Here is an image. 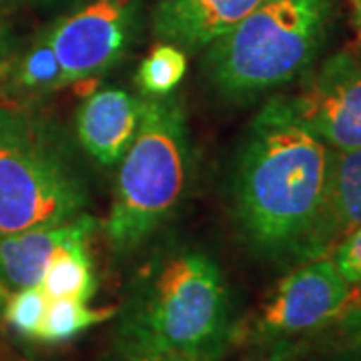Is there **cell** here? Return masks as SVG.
<instances>
[{
	"label": "cell",
	"instance_id": "cell-1",
	"mask_svg": "<svg viewBox=\"0 0 361 361\" xmlns=\"http://www.w3.org/2000/svg\"><path fill=\"white\" fill-rule=\"evenodd\" d=\"M331 151L289 99H271L251 121L231 193L237 225L259 257L299 263L325 199Z\"/></svg>",
	"mask_w": 361,
	"mask_h": 361
},
{
	"label": "cell",
	"instance_id": "cell-2",
	"mask_svg": "<svg viewBox=\"0 0 361 361\" xmlns=\"http://www.w3.org/2000/svg\"><path fill=\"white\" fill-rule=\"evenodd\" d=\"M116 317L118 336L215 361L237 331L217 261L189 245L169 247L147 261Z\"/></svg>",
	"mask_w": 361,
	"mask_h": 361
},
{
	"label": "cell",
	"instance_id": "cell-3",
	"mask_svg": "<svg viewBox=\"0 0 361 361\" xmlns=\"http://www.w3.org/2000/svg\"><path fill=\"white\" fill-rule=\"evenodd\" d=\"M334 20L336 0H263L207 47V80L231 101L285 87L315 63Z\"/></svg>",
	"mask_w": 361,
	"mask_h": 361
},
{
	"label": "cell",
	"instance_id": "cell-4",
	"mask_svg": "<svg viewBox=\"0 0 361 361\" xmlns=\"http://www.w3.org/2000/svg\"><path fill=\"white\" fill-rule=\"evenodd\" d=\"M89 189L65 133L20 104H0V235L82 215Z\"/></svg>",
	"mask_w": 361,
	"mask_h": 361
},
{
	"label": "cell",
	"instance_id": "cell-5",
	"mask_svg": "<svg viewBox=\"0 0 361 361\" xmlns=\"http://www.w3.org/2000/svg\"><path fill=\"white\" fill-rule=\"evenodd\" d=\"M191 173L183 99L142 97L137 135L118 163L115 197L104 221L111 247L123 253L147 241L180 205Z\"/></svg>",
	"mask_w": 361,
	"mask_h": 361
},
{
	"label": "cell",
	"instance_id": "cell-6",
	"mask_svg": "<svg viewBox=\"0 0 361 361\" xmlns=\"http://www.w3.org/2000/svg\"><path fill=\"white\" fill-rule=\"evenodd\" d=\"M142 11L145 0H87L44 28L66 87L118 65L139 32Z\"/></svg>",
	"mask_w": 361,
	"mask_h": 361
},
{
	"label": "cell",
	"instance_id": "cell-7",
	"mask_svg": "<svg viewBox=\"0 0 361 361\" xmlns=\"http://www.w3.org/2000/svg\"><path fill=\"white\" fill-rule=\"evenodd\" d=\"M353 291L329 257L299 263L273 289L249 325L247 341L257 345L325 329L345 313Z\"/></svg>",
	"mask_w": 361,
	"mask_h": 361
},
{
	"label": "cell",
	"instance_id": "cell-8",
	"mask_svg": "<svg viewBox=\"0 0 361 361\" xmlns=\"http://www.w3.org/2000/svg\"><path fill=\"white\" fill-rule=\"evenodd\" d=\"M289 103L329 149H361V51L325 59Z\"/></svg>",
	"mask_w": 361,
	"mask_h": 361
},
{
	"label": "cell",
	"instance_id": "cell-9",
	"mask_svg": "<svg viewBox=\"0 0 361 361\" xmlns=\"http://www.w3.org/2000/svg\"><path fill=\"white\" fill-rule=\"evenodd\" d=\"M97 219L82 213L75 219L0 235V285L8 291L39 285L52 259L63 251L89 247Z\"/></svg>",
	"mask_w": 361,
	"mask_h": 361
},
{
	"label": "cell",
	"instance_id": "cell-10",
	"mask_svg": "<svg viewBox=\"0 0 361 361\" xmlns=\"http://www.w3.org/2000/svg\"><path fill=\"white\" fill-rule=\"evenodd\" d=\"M263 0H155L151 23L161 42L185 52L205 51Z\"/></svg>",
	"mask_w": 361,
	"mask_h": 361
},
{
	"label": "cell",
	"instance_id": "cell-11",
	"mask_svg": "<svg viewBox=\"0 0 361 361\" xmlns=\"http://www.w3.org/2000/svg\"><path fill=\"white\" fill-rule=\"evenodd\" d=\"M361 227V149L331 151V167L319 217L299 263L329 257L348 235Z\"/></svg>",
	"mask_w": 361,
	"mask_h": 361
},
{
	"label": "cell",
	"instance_id": "cell-12",
	"mask_svg": "<svg viewBox=\"0 0 361 361\" xmlns=\"http://www.w3.org/2000/svg\"><path fill=\"white\" fill-rule=\"evenodd\" d=\"M77 113L80 147L99 165H118L137 135L142 113V97L123 89L94 90Z\"/></svg>",
	"mask_w": 361,
	"mask_h": 361
},
{
	"label": "cell",
	"instance_id": "cell-13",
	"mask_svg": "<svg viewBox=\"0 0 361 361\" xmlns=\"http://www.w3.org/2000/svg\"><path fill=\"white\" fill-rule=\"evenodd\" d=\"M65 87L63 68L42 30L11 66V89L23 97H40Z\"/></svg>",
	"mask_w": 361,
	"mask_h": 361
},
{
	"label": "cell",
	"instance_id": "cell-14",
	"mask_svg": "<svg viewBox=\"0 0 361 361\" xmlns=\"http://www.w3.org/2000/svg\"><path fill=\"white\" fill-rule=\"evenodd\" d=\"M116 311L118 307L115 305L94 310L89 307V301H80L73 297L49 299L37 339L44 343H66L94 325L111 322L116 317Z\"/></svg>",
	"mask_w": 361,
	"mask_h": 361
},
{
	"label": "cell",
	"instance_id": "cell-15",
	"mask_svg": "<svg viewBox=\"0 0 361 361\" xmlns=\"http://www.w3.org/2000/svg\"><path fill=\"white\" fill-rule=\"evenodd\" d=\"M39 285L49 299L73 297L80 301H89L97 291L89 247H78L59 253L47 265Z\"/></svg>",
	"mask_w": 361,
	"mask_h": 361
},
{
	"label": "cell",
	"instance_id": "cell-16",
	"mask_svg": "<svg viewBox=\"0 0 361 361\" xmlns=\"http://www.w3.org/2000/svg\"><path fill=\"white\" fill-rule=\"evenodd\" d=\"M187 73V52L171 42H159L137 68L135 82L141 97L157 99L173 94Z\"/></svg>",
	"mask_w": 361,
	"mask_h": 361
},
{
	"label": "cell",
	"instance_id": "cell-17",
	"mask_svg": "<svg viewBox=\"0 0 361 361\" xmlns=\"http://www.w3.org/2000/svg\"><path fill=\"white\" fill-rule=\"evenodd\" d=\"M47 305H49V297L40 289V285L23 287V289L11 291L4 305L2 319L20 336L37 339Z\"/></svg>",
	"mask_w": 361,
	"mask_h": 361
},
{
	"label": "cell",
	"instance_id": "cell-18",
	"mask_svg": "<svg viewBox=\"0 0 361 361\" xmlns=\"http://www.w3.org/2000/svg\"><path fill=\"white\" fill-rule=\"evenodd\" d=\"M103 361H215L193 355L177 349L161 348L155 343H147L141 339H133L127 336H115V343L111 345Z\"/></svg>",
	"mask_w": 361,
	"mask_h": 361
},
{
	"label": "cell",
	"instance_id": "cell-19",
	"mask_svg": "<svg viewBox=\"0 0 361 361\" xmlns=\"http://www.w3.org/2000/svg\"><path fill=\"white\" fill-rule=\"evenodd\" d=\"M241 361H315V349L310 336L285 337L257 343Z\"/></svg>",
	"mask_w": 361,
	"mask_h": 361
},
{
	"label": "cell",
	"instance_id": "cell-20",
	"mask_svg": "<svg viewBox=\"0 0 361 361\" xmlns=\"http://www.w3.org/2000/svg\"><path fill=\"white\" fill-rule=\"evenodd\" d=\"M329 259L336 263L337 271L343 279L355 289H361V227L348 235L339 245L331 251Z\"/></svg>",
	"mask_w": 361,
	"mask_h": 361
},
{
	"label": "cell",
	"instance_id": "cell-21",
	"mask_svg": "<svg viewBox=\"0 0 361 361\" xmlns=\"http://www.w3.org/2000/svg\"><path fill=\"white\" fill-rule=\"evenodd\" d=\"M349 11H351V23L361 39V0H349Z\"/></svg>",
	"mask_w": 361,
	"mask_h": 361
},
{
	"label": "cell",
	"instance_id": "cell-22",
	"mask_svg": "<svg viewBox=\"0 0 361 361\" xmlns=\"http://www.w3.org/2000/svg\"><path fill=\"white\" fill-rule=\"evenodd\" d=\"M8 54H11V39H8V35L0 28V66L6 63Z\"/></svg>",
	"mask_w": 361,
	"mask_h": 361
},
{
	"label": "cell",
	"instance_id": "cell-23",
	"mask_svg": "<svg viewBox=\"0 0 361 361\" xmlns=\"http://www.w3.org/2000/svg\"><path fill=\"white\" fill-rule=\"evenodd\" d=\"M8 295H11V291L4 285H0V319H2V313H4V305H6Z\"/></svg>",
	"mask_w": 361,
	"mask_h": 361
},
{
	"label": "cell",
	"instance_id": "cell-24",
	"mask_svg": "<svg viewBox=\"0 0 361 361\" xmlns=\"http://www.w3.org/2000/svg\"><path fill=\"white\" fill-rule=\"evenodd\" d=\"M20 4V0H0V13H6V11H13Z\"/></svg>",
	"mask_w": 361,
	"mask_h": 361
},
{
	"label": "cell",
	"instance_id": "cell-25",
	"mask_svg": "<svg viewBox=\"0 0 361 361\" xmlns=\"http://www.w3.org/2000/svg\"><path fill=\"white\" fill-rule=\"evenodd\" d=\"M40 4L44 6H56V4H63V2H68V0H39Z\"/></svg>",
	"mask_w": 361,
	"mask_h": 361
}]
</instances>
